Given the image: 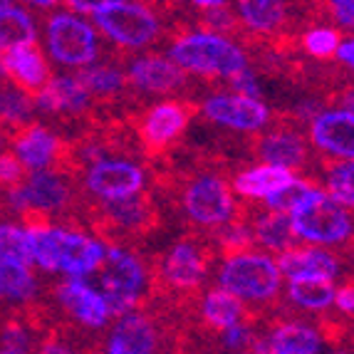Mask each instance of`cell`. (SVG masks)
<instances>
[{
    "mask_svg": "<svg viewBox=\"0 0 354 354\" xmlns=\"http://www.w3.org/2000/svg\"><path fill=\"white\" fill-rule=\"evenodd\" d=\"M28 230L32 263L48 272H65L67 278H89L106 253L102 241L80 230L57 225H23Z\"/></svg>",
    "mask_w": 354,
    "mask_h": 354,
    "instance_id": "cell-1",
    "label": "cell"
},
{
    "mask_svg": "<svg viewBox=\"0 0 354 354\" xmlns=\"http://www.w3.org/2000/svg\"><path fill=\"white\" fill-rule=\"evenodd\" d=\"M87 223L112 245H129L156 233L161 206L151 191H139L119 201H97L87 208Z\"/></svg>",
    "mask_w": 354,
    "mask_h": 354,
    "instance_id": "cell-2",
    "label": "cell"
},
{
    "mask_svg": "<svg viewBox=\"0 0 354 354\" xmlns=\"http://www.w3.org/2000/svg\"><path fill=\"white\" fill-rule=\"evenodd\" d=\"M169 59H174L189 75L223 80V82H228L238 72L248 70L245 53L228 35L211 32V30L178 35L169 48Z\"/></svg>",
    "mask_w": 354,
    "mask_h": 354,
    "instance_id": "cell-3",
    "label": "cell"
},
{
    "mask_svg": "<svg viewBox=\"0 0 354 354\" xmlns=\"http://www.w3.org/2000/svg\"><path fill=\"white\" fill-rule=\"evenodd\" d=\"M87 280L106 297L114 317L147 305L151 285L149 268L124 245H106L104 258Z\"/></svg>",
    "mask_w": 354,
    "mask_h": 354,
    "instance_id": "cell-4",
    "label": "cell"
},
{
    "mask_svg": "<svg viewBox=\"0 0 354 354\" xmlns=\"http://www.w3.org/2000/svg\"><path fill=\"white\" fill-rule=\"evenodd\" d=\"M196 114H198V104L191 100H169L144 109L136 117L139 122L134 124L142 159L153 164L171 149H176L178 139L186 134Z\"/></svg>",
    "mask_w": 354,
    "mask_h": 354,
    "instance_id": "cell-5",
    "label": "cell"
},
{
    "mask_svg": "<svg viewBox=\"0 0 354 354\" xmlns=\"http://www.w3.org/2000/svg\"><path fill=\"white\" fill-rule=\"evenodd\" d=\"M178 315L161 313L156 307H136L117 319L109 332L106 354H161L164 339H171Z\"/></svg>",
    "mask_w": 354,
    "mask_h": 354,
    "instance_id": "cell-6",
    "label": "cell"
},
{
    "mask_svg": "<svg viewBox=\"0 0 354 354\" xmlns=\"http://www.w3.org/2000/svg\"><path fill=\"white\" fill-rule=\"evenodd\" d=\"M218 285L241 300L263 305L278 297L283 272L278 268V260H272L268 253L245 250L223 260L218 270Z\"/></svg>",
    "mask_w": 354,
    "mask_h": 354,
    "instance_id": "cell-7",
    "label": "cell"
},
{
    "mask_svg": "<svg viewBox=\"0 0 354 354\" xmlns=\"http://www.w3.org/2000/svg\"><path fill=\"white\" fill-rule=\"evenodd\" d=\"M290 223L300 241L317 243V245H337L352 236V216L342 203H337L325 189H313L292 208Z\"/></svg>",
    "mask_w": 354,
    "mask_h": 354,
    "instance_id": "cell-8",
    "label": "cell"
},
{
    "mask_svg": "<svg viewBox=\"0 0 354 354\" xmlns=\"http://www.w3.org/2000/svg\"><path fill=\"white\" fill-rule=\"evenodd\" d=\"M268 131H253L245 149L250 159H258L260 164L283 166L290 171H307L313 166V149L307 139L300 134V117L285 114V117L270 119Z\"/></svg>",
    "mask_w": 354,
    "mask_h": 354,
    "instance_id": "cell-9",
    "label": "cell"
},
{
    "mask_svg": "<svg viewBox=\"0 0 354 354\" xmlns=\"http://www.w3.org/2000/svg\"><path fill=\"white\" fill-rule=\"evenodd\" d=\"M45 45L50 57L65 67H87L100 55V37L92 23L75 10H57L45 25Z\"/></svg>",
    "mask_w": 354,
    "mask_h": 354,
    "instance_id": "cell-10",
    "label": "cell"
},
{
    "mask_svg": "<svg viewBox=\"0 0 354 354\" xmlns=\"http://www.w3.org/2000/svg\"><path fill=\"white\" fill-rule=\"evenodd\" d=\"M95 25L114 45L129 50H144L159 40L161 20L159 15L144 3L131 0H114L102 10H97Z\"/></svg>",
    "mask_w": 354,
    "mask_h": 354,
    "instance_id": "cell-11",
    "label": "cell"
},
{
    "mask_svg": "<svg viewBox=\"0 0 354 354\" xmlns=\"http://www.w3.org/2000/svg\"><path fill=\"white\" fill-rule=\"evenodd\" d=\"M147 186V171L127 159H97L87 166L84 189L95 201H119Z\"/></svg>",
    "mask_w": 354,
    "mask_h": 354,
    "instance_id": "cell-12",
    "label": "cell"
},
{
    "mask_svg": "<svg viewBox=\"0 0 354 354\" xmlns=\"http://www.w3.org/2000/svg\"><path fill=\"white\" fill-rule=\"evenodd\" d=\"M198 112L213 124L233 131H245V134H253L270 124V109L260 100L238 95V92H213L198 106Z\"/></svg>",
    "mask_w": 354,
    "mask_h": 354,
    "instance_id": "cell-13",
    "label": "cell"
},
{
    "mask_svg": "<svg viewBox=\"0 0 354 354\" xmlns=\"http://www.w3.org/2000/svg\"><path fill=\"white\" fill-rule=\"evenodd\" d=\"M55 297L62 310L77 319V325L89 330H102L114 317L106 297L87 278H67L55 288Z\"/></svg>",
    "mask_w": 354,
    "mask_h": 354,
    "instance_id": "cell-14",
    "label": "cell"
},
{
    "mask_svg": "<svg viewBox=\"0 0 354 354\" xmlns=\"http://www.w3.org/2000/svg\"><path fill=\"white\" fill-rule=\"evenodd\" d=\"M310 144L327 159H354V109L337 106L310 119Z\"/></svg>",
    "mask_w": 354,
    "mask_h": 354,
    "instance_id": "cell-15",
    "label": "cell"
},
{
    "mask_svg": "<svg viewBox=\"0 0 354 354\" xmlns=\"http://www.w3.org/2000/svg\"><path fill=\"white\" fill-rule=\"evenodd\" d=\"M20 189H23L28 208L48 213V216H53V213H70L77 201L72 176L70 174L55 171V169L32 171L25 178V183Z\"/></svg>",
    "mask_w": 354,
    "mask_h": 354,
    "instance_id": "cell-16",
    "label": "cell"
},
{
    "mask_svg": "<svg viewBox=\"0 0 354 354\" xmlns=\"http://www.w3.org/2000/svg\"><path fill=\"white\" fill-rule=\"evenodd\" d=\"M127 80H129V87L144 92V95H174L189 84V72L181 70L169 57L142 55V57L131 59Z\"/></svg>",
    "mask_w": 354,
    "mask_h": 354,
    "instance_id": "cell-17",
    "label": "cell"
},
{
    "mask_svg": "<svg viewBox=\"0 0 354 354\" xmlns=\"http://www.w3.org/2000/svg\"><path fill=\"white\" fill-rule=\"evenodd\" d=\"M322 337L319 330L295 319H275L266 335L255 337L250 352L255 354H317Z\"/></svg>",
    "mask_w": 354,
    "mask_h": 354,
    "instance_id": "cell-18",
    "label": "cell"
},
{
    "mask_svg": "<svg viewBox=\"0 0 354 354\" xmlns=\"http://www.w3.org/2000/svg\"><path fill=\"white\" fill-rule=\"evenodd\" d=\"M238 218H243L250 225L253 241L258 243V245H263L266 250H272V253L280 255V253H285V250L300 245V238L295 236L288 213L270 211V208H258V206H253V201H245V203H241Z\"/></svg>",
    "mask_w": 354,
    "mask_h": 354,
    "instance_id": "cell-19",
    "label": "cell"
},
{
    "mask_svg": "<svg viewBox=\"0 0 354 354\" xmlns=\"http://www.w3.org/2000/svg\"><path fill=\"white\" fill-rule=\"evenodd\" d=\"M196 317L211 332H221L225 327L241 325V322H253V325L263 322V313H255V310L245 307L241 297L223 290L221 285L206 290L201 300L196 302Z\"/></svg>",
    "mask_w": 354,
    "mask_h": 354,
    "instance_id": "cell-20",
    "label": "cell"
},
{
    "mask_svg": "<svg viewBox=\"0 0 354 354\" xmlns=\"http://www.w3.org/2000/svg\"><path fill=\"white\" fill-rule=\"evenodd\" d=\"M0 62H3L6 77H10L20 89H25L32 97L50 82L48 59H45V55H42V50L37 48L35 42L8 48Z\"/></svg>",
    "mask_w": 354,
    "mask_h": 354,
    "instance_id": "cell-21",
    "label": "cell"
},
{
    "mask_svg": "<svg viewBox=\"0 0 354 354\" xmlns=\"http://www.w3.org/2000/svg\"><path fill=\"white\" fill-rule=\"evenodd\" d=\"M35 104L50 114H70V117H80L89 109V92L82 87V82L77 80V75H59L50 77V82L37 92Z\"/></svg>",
    "mask_w": 354,
    "mask_h": 354,
    "instance_id": "cell-22",
    "label": "cell"
},
{
    "mask_svg": "<svg viewBox=\"0 0 354 354\" xmlns=\"http://www.w3.org/2000/svg\"><path fill=\"white\" fill-rule=\"evenodd\" d=\"M278 268L285 278H337L339 258L325 248H290L280 253Z\"/></svg>",
    "mask_w": 354,
    "mask_h": 354,
    "instance_id": "cell-23",
    "label": "cell"
},
{
    "mask_svg": "<svg viewBox=\"0 0 354 354\" xmlns=\"http://www.w3.org/2000/svg\"><path fill=\"white\" fill-rule=\"evenodd\" d=\"M236 15L255 35H278L290 23V0H236Z\"/></svg>",
    "mask_w": 354,
    "mask_h": 354,
    "instance_id": "cell-24",
    "label": "cell"
},
{
    "mask_svg": "<svg viewBox=\"0 0 354 354\" xmlns=\"http://www.w3.org/2000/svg\"><path fill=\"white\" fill-rule=\"evenodd\" d=\"M292 178H295V174L290 171V169L272 164H258L253 169L236 174L230 186H233V191L238 196H243V201H260V198L266 201L268 196H272L275 191L288 186Z\"/></svg>",
    "mask_w": 354,
    "mask_h": 354,
    "instance_id": "cell-25",
    "label": "cell"
},
{
    "mask_svg": "<svg viewBox=\"0 0 354 354\" xmlns=\"http://www.w3.org/2000/svg\"><path fill=\"white\" fill-rule=\"evenodd\" d=\"M77 80L82 82V87L89 92V97L104 102H114L124 95L127 87H129V80H127L124 70H119L114 65H87L80 67L77 72Z\"/></svg>",
    "mask_w": 354,
    "mask_h": 354,
    "instance_id": "cell-26",
    "label": "cell"
},
{
    "mask_svg": "<svg viewBox=\"0 0 354 354\" xmlns=\"http://www.w3.org/2000/svg\"><path fill=\"white\" fill-rule=\"evenodd\" d=\"M288 297L300 310L325 313L335 302V285L327 278H292L288 285Z\"/></svg>",
    "mask_w": 354,
    "mask_h": 354,
    "instance_id": "cell-27",
    "label": "cell"
},
{
    "mask_svg": "<svg viewBox=\"0 0 354 354\" xmlns=\"http://www.w3.org/2000/svg\"><path fill=\"white\" fill-rule=\"evenodd\" d=\"M319 169H322L327 194L344 208H354V159L335 161L325 156Z\"/></svg>",
    "mask_w": 354,
    "mask_h": 354,
    "instance_id": "cell-28",
    "label": "cell"
},
{
    "mask_svg": "<svg viewBox=\"0 0 354 354\" xmlns=\"http://www.w3.org/2000/svg\"><path fill=\"white\" fill-rule=\"evenodd\" d=\"M35 37L37 28L28 10L15 6L0 8V48L8 50L25 42H35Z\"/></svg>",
    "mask_w": 354,
    "mask_h": 354,
    "instance_id": "cell-29",
    "label": "cell"
},
{
    "mask_svg": "<svg viewBox=\"0 0 354 354\" xmlns=\"http://www.w3.org/2000/svg\"><path fill=\"white\" fill-rule=\"evenodd\" d=\"M35 112V100L20 87H0V124H10L15 129L30 124Z\"/></svg>",
    "mask_w": 354,
    "mask_h": 354,
    "instance_id": "cell-30",
    "label": "cell"
},
{
    "mask_svg": "<svg viewBox=\"0 0 354 354\" xmlns=\"http://www.w3.org/2000/svg\"><path fill=\"white\" fill-rule=\"evenodd\" d=\"M3 263V260H0ZM37 290L35 275L30 270V266H20V263H3V297L12 302H28L32 300Z\"/></svg>",
    "mask_w": 354,
    "mask_h": 354,
    "instance_id": "cell-31",
    "label": "cell"
},
{
    "mask_svg": "<svg viewBox=\"0 0 354 354\" xmlns=\"http://www.w3.org/2000/svg\"><path fill=\"white\" fill-rule=\"evenodd\" d=\"M319 186V178L315 176H295L288 186H283L280 191H275L272 196L266 198V208L270 211H278V213H292V208L300 206V201L305 198L307 194L313 189Z\"/></svg>",
    "mask_w": 354,
    "mask_h": 354,
    "instance_id": "cell-32",
    "label": "cell"
},
{
    "mask_svg": "<svg viewBox=\"0 0 354 354\" xmlns=\"http://www.w3.org/2000/svg\"><path fill=\"white\" fill-rule=\"evenodd\" d=\"M0 260H3V263L32 266L28 230L12 223H0Z\"/></svg>",
    "mask_w": 354,
    "mask_h": 354,
    "instance_id": "cell-33",
    "label": "cell"
},
{
    "mask_svg": "<svg viewBox=\"0 0 354 354\" xmlns=\"http://www.w3.org/2000/svg\"><path fill=\"white\" fill-rule=\"evenodd\" d=\"M302 50H305L310 57L315 59H332L337 55V48L342 42V35L337 32L335 28H325V25H317V28H310L302 32L300 37Z\"/></svg>",
    "mask_w": 354,
    "mask_h": 354,
    "instance_id": "cell-34",
    "label": "cell"
},
{
    "mask_svg": "<svg viewBox=\"0 0 354 354\" xmlns=\"http://www.w3.org/2000/svg\"><path fill=\"white\" fill-rule=\"evenodd\" d=\"M28 166L15 156V151H3L0 153V186L3 189H15V186H23L25 178H28Z\"/></svg>",
    "mask_w": 354,
    "mask_h": 354,
    "instance_id": "cell-35",
    "label": "cell"
},
{
    "mask_svg": "<svg viewBox=\"0 0 354 354\" xmlns=\"http://www.w3.org/2000/svg\"><path fill=\"white\" fill-rule=\"evenodd\" d=\"M225 84L230 87L228 92H238V95L253 97V100H263V95H260V84L250 70H243V72H238V75H233Z\"/></svg>",
    "mask_w": 354,
    "mask_h": 354,
    "instance_id": "cell-36",
    "label": "cell"
},
{
    "mask_svg": "<svg viewBox=\"0 0 354 354\" xmlns=\"http://www.w3.org/2000/svg\"><path fill=\"white\" fill-rule=\"evenodd\" d=\"M327 8L339 28L354 30V0H327Z\"/></svg>",
    "mask_w": 354,
    "mask_h": 354,
    "instance_id": "cell-37",
    "label": "cell"
},
{
    "mask_svg": "<svg viewBox=\"0 0 354 354\" xmlns=\"http://www.w3.org/2000/svg\"><path fill=\"white\" fill-rule=\"evenodd\" d=\"M332 305L347 317H354V280H347L342 288L335 290V302Z\"/></svg>",
    "mask_w": 354,
    "mask_h": 354,
    "instance_id": "cell-38",
    "label": "cell"
},
{
    "mask_svg": "<svg viewBox=\"0 0 354 354\" xmlns=\"http://www.w3.org/2000/svg\"><path fill=\"white\" fill-rule=\"evenodd\" d=\"M3 344L6 347H20V349H28L30 344V337L28 332L23 330V325H8L6 330H3Z\"/></svg>",
    "mask_w": 354,
    "mask_h": 354,
    "instance_id": "cell-39",
    "label": "cell"
},
{
    "mask_svg": "<svg viewBox=\"0 0 354 354\" xmlns=\"http://www.w3.org/2000/svg\"><path fill=\"white\" fill-rule=\"evenodd\" d=\"M67 6H70V10L75 12H89V15H95L97 10H102L104 6H109V3H114V0H65Z\"/></svg>",
    "mask_w": 354,
    "mask_h": 354,
    "instance_id": "cell-40",
    "label": "cell"
},
{
    "mask_svg": "<svg viewBox=\"0 0 354 354\" xmlns=\"http://www.w3.org/2000/svg\"><path fill=\"white\" fill-rule=\"evenodd\" d=\"M335 59H339L342 65H347V67H352V70H354V37H342L339 48H337Z\"/></svg>",
    "mask_w": 354,
    "mask_h": 354,
    "instance_id": "cell-41",
    "label": "cell"
},
{
    "mask_svg": "<svg viewBox=\"0 0 354 354\" xmlns=\"http://www.w3.org/2000/svg\"><path fill=\"white\" fill-rule=\"evenodd\" d=\"M40 354H75V352H72L67 344L57 342L55 337H48V339L40 344Z\"/></svg>",
    "mask_w": 354,
    "mask_h": 354,
    "instance_id": "cell-42",
    "label": "cell"
},
{
    "mask_svg": "<svg viewBox=\"0 0 354 354\" xmlns=\"http://www.w3.org/2000/svg\"><path fill=\"white\" fill-rule=\"evenodd\" d=\"M183 3H189V6H194V8H201V10H211V8L228 6L230 0H183Z\"/></svg>",
    "mask_w": 354,
    "mask_h": 354,
    "instance_id": "cell-43",
    "label": "cell"
},
{
    "mask_svg": "<svg viewBox=\"0 0 354 354\" xmlns=\"http://www.w3.org/2000/svg\"><path fill=\"white\" fill-rule=\"evenodd\" d=\"M25 3L32 8H55L57 6V0H25Z\"/></svg>",
    "mask_w": 354,
    "mask_h": 354,
    "instance_id": "cell-44",
    "label": "cell"
},
{
    "mask_svg": "<svg viewBox=\"0 0 354 354\" xmlns=\"http://www.w3.org/2000/svg\"><path fill=\"white\" fill-rule=\"evenodd\" d=\"M0 354H28V349H20V347H6V344H3V349H0Z\"/></svg>",
    "mask_w": 354,
    "mask_h": 354,
    "instance_id": "cell-45",
    "label": "cell"
},
{
    "mask_svg": "<svg viewBox=\"0 0 354 354\" xmlns=\"http://www.w3.org/2000/svg\"><path fill=\"white\" fill-rule=\"evenodd\" d=\"M0 297H3V263H0Z\"/></svg>",
    "mask_w": 354,
    "mask_h": 354,
    "instance_id": "cell-46",
    "label": "cell"
},
{
    "mask_svg": "<svg viewBox=\"0 0 354 354\" xmlns=\"http://www.w3.org/2000/svg\"><path fill=\"white\" fill-rule=\"evenodd\" d=\"M347 241H349V253H354V233L347 238Z\"/></svg>",
    "mask_w": 354,
    "mask_h": 354,
    "instance_id": "cell-47",
    "label": "cell"
},
{
    "mask_svg": "<svg viewBox=\"0 0 354 354\" xmlns=\"http://www.w3.org/2000/svg\"><path fill=\"white\" fill-rule=\"evenodd\" d=\"M6 6H10V0H0V8H6Z\"/></svg>",
    "mask_w": 354,
    "mask_h": 354,
    "instance_id": "cell-48",
    "label": "cell"
},
{
    "mask_svg": "<svg viewBox=\"0 0 354 354\" xmlns=\"http://www.w3.org/2000/svg\"><path fill=\"white\" fill-rule=\"evenodd\" d=\"M3 142H6V136H3V131H0V149H3Z\"/></svg>",
    "mask_w": 354,
    "mask_h": 354,
    "instance_id": "cell-49",
    "label": "cell"
},
{
    "mask_svg": "<svg viewBox=\"0 0 354 354\" xmlns=\"http://www.w3.org/2000/svg\"><path fill=\"white\" fill-rule=\"evenodd\" d=\"M233 354H255V352H250V349H248V352H233Z\"/></svg>",
    "mask_w": 354,
    "mask_h": 354,
    "instance_id": "cell-50",
    "label": "cell"
},
{
    "mask_svg": "<svg viewBox=\"0 0 354 354\" xmlns=\"http://www.w3.org/2000/svg\"><path fill=\"white\" fill-rule=\"evenodd\" d=\"M3 53H6V50H3V48H0V59H3Z\"/></svg>",
    "mask_w": 354,
    "mask_h": 354,
    "instance_id": "cell-51",
    "label": "cell"
},
{
    "mask_svg": "<svg viewBox=\"0 0 354 354\" xmlns=\"http://www.w3.org/2000/svg\"><path fill=\"white\" fill-rule=\"evenodd\" d=\"M335 354H344V352H335Z\"/></svg>",
    "mask_w": 354,
    "mask_h": 354,
    "instance_id": "cell-52",
    "label": "cell"
},
{
    "mask_svg": "<svg viewBox=\"0 0 354 354\" xmlns=\"http://www.w3.org/2000/svg\"><path fill=\"white\" fill-rule=\"evenodd\" d=\"M347 280H354V275H352V278H347Z\"/></svg>",
    "mask_w": 354,
    "mask_h": 354,
    "instance_id": "cell-53",
    "label": "cell"
}]
</instances>
